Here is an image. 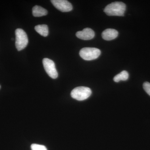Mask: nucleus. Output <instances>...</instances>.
Segmentation results:
<instances>
[{
    "label": "nucleus",
    "instance_id": "nucleus-1",
    "mask_svg": "<svg viewBox=\"0 0 150 150\" xmlns=\"http://www.w3.org/2000/svg\"><path fill=\"white\" fill-rule=\"evenodd\" d=\"M126 10V5L122 2H114L105 7L104 12L109 16H123Z\"/></svg>",
    "mask_w": 150,
    "mask_h": 150
},
{
    "label": "nucleus",
    "instance_id": "nucleus-2",
    "mask_svg": "<svg viewBox=\"0 0 150 150\" xmlns=\"http://www.w3.org/2000/svg\"><path fill=\"white\" fill-rule=\"evenodd\" d=\"M92 93L91 89L89 88L80 86L75 88L71 92V96L74 99L78 100H83L87 99Z\"/></svg>",
    "mask_w": 150,
    "mask_h": 150
},
{
    "label": "nucleus",
    "instance_id": "nucleus-3",
    "mask_svg": "<svg viewBox=\"0 0 150 150\" xmlns=\"http://www.w3.org/2000/svg\"><path fill=\"white\" fill-rule=\"evenodd\" d=\"M16 46L18 51L23 50L27 46L28 40L27 34L24 30L18 28L15 31Z\"/></svg>",
    "mask_w": 150,
    "mask_h": 150
},
{
    "label": "nucleus",
    "instance_id": "nucleus-4",
    "mask_svg": "<svg viewBox=\"0 0 150 150\" xmlns=\"http://www.w3.org/2000/svg\"><path fill=\"white\" fill-rule=\"evenodd\" d=\"M100 50L95 48H84L79 52L81 57L86 61H91L97 59L100 55Z\"/></svg>",
    "mask_w": 150,
    "mask_h": 150
},
{
    "label": "nucleus",
    "instance_id": "nucleus-5",
    "mask_svg": "<svg viewBox=\"0 0 150 150\" xmlns=\"http://www.w3.org/2000/svg\"><path fill=\"white\" fill-rule=\"evenodd\" d=\"M43 67L50 77L56 79L58 77V73L56 70L55 63L51 59L44 58L43 60Z\"/></svg>",
    "mask_w": 150,
    "mask_h": 150
},
{
    "label": "nucleus",
    "instance_id": "nucleus-6",
    "mask_svg": "<svg viewBox=\"0 0 150 150\" xmlns=\"http://www.w3.org/2000/svg\"><path fill=\"white\" fill-rule=\"evenodd\" d=\"M51 3L57 9L63 12L70 11L73 9L71 4L66 0H51Z\"/></svg>",
    "mask_w": 150,
    "mask_h": 150
},
{
    "label": "nucleus",
    "instance_id": "nucleus-7",
    "mask_svg": "<svg viewBox=\"0 0 150 150\" xmlns=\"http://www.w3.org/2000/svg\"><path fill=\"white\" fill-rule=\"evenodd\" d=\"M76 36L82 40H91L94 37L95 33L91 28H85L82 31H78Z\"/></svg>",
    "mask_w": 150,
    "mask_h": 150
},
{
    "label": "nucleus",
    "instance_id": "nucleus-8",
    "mask_svg": "<svg viewBox=\"0 0 150 150\" xmlns=\"http://www.w3.org/2000/svg\"><path fill=\"white\" fill-rule=\"evenodd\" d=\"M118 31L116 30L108 28L103 32L102 37L104 40H110L115 39L118 36Z\"/></svg>",
    "mask_w": 150,
    "mask_h": 150
},
{
    "label": "nucleus",
    "instance_id": "nucleus-9",
    "mask_svg": "<svg viewBox=\"0 0 150 150\" xmlns=\"http://www.w3.org/2000/svg\"><path fill=\"white\" fill-rule=\"evenodd\" d=\"M32 13L34 16L40 17L46 15L48 13V11L42 7L36 5L33 8Z\"/></svg>",
    "mask_w": 150,
    "mask_h": 150
},
{
    "label": "nucleus",
    "instance_id": "nucleus-10",
    "mask_svg": "<svg viewBox=\"0 0 150 150\" xmlns=\"http://www.w3.org/2000/svg\"><path fill=\"white\" fill-rule=\"evenodd\" d=\"M35 29L36 32L44 37H46L48 35V28L46 25H38L35 26Z\"/></svg>",
    "mask_w": 150,
    "mask_h": 150
},
{
    "label": "nucleus",
    "instance_id": "nucleus-11",
    "mask_svg": "<svg viewBox=\"0 0 150 150\" xmlns=\"http://www.w3.org/2000/svg\"><path fill=\"white\" fill-rule=\"evenodd\" d=\"M129 77V74L126 71H122L120 74L116 75L113 78V81L115 82H118L121 81L127 80Z\"/></svg>",
    "mask_w": 150,
    "mask_h": 150
},
{
    "label": "nucleus",
    "instance_id": "nucleus-12",
    "mask_svg": "<svg viewBox=\"0 0 150 150\" xmlns=\"http://www.w3.org/2000/svg\"><path fill=\"white\" fill-rule=\"evenodd\" d=\"M32 150H47L46 147L43 145L33 144L31 146Z\"/></svg>",
    "mask_w": 150,
    "mask_h": 150
},
{
    "label": "nucleus",
    "instance_id": "nucleus-13",
    "mask_svg": "<svg viewBox=\"0 0 150 150\" xmlns=\"http://www.w3.org/2000/svg\"><path fill=\"white\" fill-rule=\"evenodd\" d=\"M143 88L145 91L150 96V83L148 82H146L143 84Z\"/></svg>",
    "mask_w": 150,
    "mask_h": 150
},
{
    "label": "nucleus",
    "instance_id": "nucleus-14",
    "mask_svg": "<svg viewBox=\"0 0 150 150\" xmlns=\"http://www.w3.org/2000/svg\"><path fill=\"white\" fill-rule=\"evenodd\" d=\"M0 88H1V87H0Z\"/></svg>",
    "mask_w": 150,
    "mask_h": 150
}]
</instances>
